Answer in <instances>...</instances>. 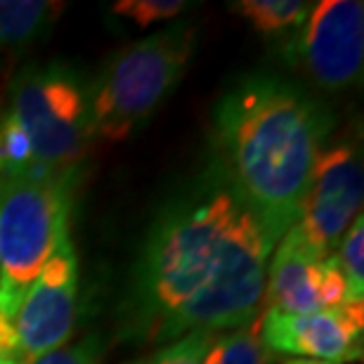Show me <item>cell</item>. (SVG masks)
Wrapping results in <instances>:
<instances>
[{
	"instance_id": "cell-1",
	"label": "cell",
	"mask_w": 364,
	"mask_h": 364,
	"mask_svg": "<svg viewBox=\"0 0 364 364\" xmlns=\"http://www.w3.org/2000/svg\"><path fill=\"white\" fill-rule=\"evenodd\" d=\"M279 239L210 171L151 223L121 305L123 336L173 343L253 322Z\"/></svg>"
},
{
	"instance_id": "cell-2",
	"label": "cell",
	"mask_w": 364,
	"mask_h": 364,
	"mask_svg": "<svg viewBox=\"0 0 364 364\" xmlns=\"http://www.w3.org/2000/svg\"><path fill=\"white\" fill-rule=\"evenodd\" d=\"M333 116L308 90L249 74L213 109V171L279 237L294 228Z\"/></svg>"
},
{
	"instance_id": "cell-3",
	"label": "cell",
	"mask_w": 364,
	"mask_h": 364,
	"mask_svg": "<svg viewBox=\"0 0 364 364\" xmlns=\"http://www.w3.org/2000/svg\"><path fill=\"white\" fill-rule=\"evenodd\" d=\"M194 46L196 28L173 24L116 53L88 88L92 140L121 142L133 135L176 90Z\"/></svg>"
},
{
	"instance_id": "cell-4",
	"label": "cell",
	"mask_w": 364,
	"mask_h": 364,
	"mask_svg": "<svg viewBox=\"0 0 364 364\" xmlns=\"http://www.w3.org/2000/svg\"><path fill=\"white\" fill-rule=\"evenodd\" d=\"M78 173L0 180V310L14 317L26 289L69 239Z\"/></svg>"
},
{
	"instance_id": "cell-5",
	"label": "cell",
	"mask_w": 364,
	"mask_h": 364,
	"mask_svg": "<svg viewBox=\"0 0 364 364\" xmlns=\"http://www.w3.org/2000/svg\"><path fill=\"white\" fill-rule=\"evenodd\" d=\"M5 109L24 128L43 171L78 173L92 142L88 88L62 64L24 71L10 88Z\"/></svg>"
},
{
	"instance_id": "cell-6",
	"label": "cell",
	"mask_w": 364,
	"mask_h": 364,
	"mask_svg": "<svg viewBox=\"0 0 364 364\" xmlns=\"http://www.w3.org/2000/svg\"><path fill=\"white\" fill-rule=\"evenodd\" d=\"M282 53L319 88L353 85L364 60V5L360 0H319L305 24L282 43Z\"/></svg>"
},
{
	"instance_id": "cell-7",
	"label": "cell",
	"mask_w": 364,
	"mask_h": 364,
	"mask_svg": "<svg viewBox=\"0 0 364 364\" xmlns=\"http://www.w3.org/2000/svg\"><path fill=\"white\" fill-rule=\"evenodd\" d=\"M364 171L360 147L355 142H341L322 149L312 168L301 215L289 232L312 256L329 258L362 213Z\"/></svg>"
},
{
	"instance_id": "cell-8",
	"label": "cell",
	"mask_w": 364,
	"mask_h": 364,
	"mask_svg": "<svg viewBox=\"0 0 364 364\" xmlns=\"http://www.w3.org/2000/svg\"><path fill=\"white\" fill-rule=\"evenodd\" d=\"M78 256L69 237L48 258L12 317L24 364L69 343L78 317Z\"/></svg>"
},
{
	"instance_id": "cell-9",
	"label": "cell",
	"mask_w": 364,
	"mask_h": 364,
	"mask_svg": "<svg viewBox=\"0 0 364 364\" xmlns=\"http://www.w3.org/2000/svg\"><path fill=\"white\" fill-rule=\"evenodd\" d=\"M260 338L272 355H294L322 362H360L364 350V303L303 312L265 310L260 315Z\"/></svg>"
},
{
	"instance_id": "cell-10",
	"label": "cell",
	"mask_w": 364,
	"mask_h": 364,
	"mask_svg": "<svg viewBox=\"0 0 364 364\" xmlns=\"http://www.w3.org/2000/svg\"><path fill=\"white\" fill-rule=\"evenodd\" d=\"M348 287L333 258H317L287 232L277 242L265 274L263 308L303 315L348 305Z\"/></svg>"
},
{
	"instance_id": "cell-11",
	"label": "cell",
	"mask_w": 364,
	"mask_h": 364,
	"mask_svg": "<svg viewBox=\"0 0 364 364\" xmlns=\"http://www.w3.org/2000/svg\"><path fill=\"white\" fill-rule=\"evenodd\" d=\"M312 5L315 3L303 0H239L230 7L246 19V24L256 33L284 43L305 24Z\"/></svg>"
},
{
	"instance_id": "cell-12",
	"label": "cell",
	"mask_w": 364,
	"mask_h": 364,
	"mask_svg": "<svg viewBox=\"0 0 364 364\" xmlns=\"http://www.w3.org/2000/svg\"><path fill=\"white\" fill-rule=\"evenodd\" d=\"M60 7L48 0H0V50H14L38 38Z\"/></svg>"
},
{
	"instance_id": "cell-13",
	"label": "cell",
	"mask_w": 364,
	"mask_h": 364,
	"mask_svg": "<svg viewBox=\"0 0 364 364\" xmlns=\"http://www.w3.org/2000/svg\"><path fill=\"white\" fill-rule=\"evenodd\" d=\"M260 315L237 329L215 331L210 336L203 364H274V358L260 338Z\"/></svg>"
},
{
	"instance_id": "cell-14",
	"label": "cell",
	"mask_w": 364,
	"mask_h": 364,
	"mask_svg": "<svg viewBox=\"0 0 364 364\" xmlns=\"http://www.w3.org/2000/svg\"><path fill=\"white\" fill-rule=\"evenodd\" d=\"M31 173L50 171L41 168L24 128L12 119L5 107H0V180L31 176Z\"/></svg>"
},
{
	"instance_id": "cell-15",
	"label": "cell",
	"mask_w": 364,
	"mask_h": 364,
	"mask_svg": "<svg viewBox=\"0 0 364 364\" xmlns=\"http://www.w3.org/2000/svg\"><path fill=\"white\" fill-rule=\"evenodd\" d=\"M333 258L346 279L350 303H364V215L353 220L333 251Z\"/></svg>"
},
{
	"instance_id": "cell-16",
	"label": "cell",
	"mask_w": 364,
	"mask_h": 364,
	"mask_svg": "<svg viewBox=\"0 0 364 364\" xmlns=\"http://www.w3.org/2000/svg\"><path fill=\"white\" fill-rule=\"evenodd\" d=\"M215 331H192L173 343L161 346L147 358L137 360L135 364H203L210 336Z\"/></svg>"
},
{
	"instance_id": "cell-17",
	"label": "cell",
	"mask_w": 364,
	"mask_h": 364,
	"mask_svg": "<svg viewBox=\"0 0 364 364\" xmlns=\"http://www.w3.org/2000/svg\"><path fill=\"white\" fill-rule=\"evenodd\" d=\"M182 0H121L112 5V12L133 21L137 28H149L161 21H171L185 10Z\"/></svg>"
},
{
	"instance_id": "cell-18",
	"label": "cell",
	"mask_w": 364,
	"mask_h": 364,
	"mask_svg": "<svg viewBox=\"0 0 364 364\" xmlns=\"http://www.w3.org/2000/svg\"><path fill=\"white\" fill-rule=\"evenodd\" d=\"M26 364H102V346L97 336H85Z\"/></svg>"
},
{
	"instance_id": "cell-19",
	"label": "cell",
	"mask_w": 364,
	"mask_h": 364,
	"mask_svg": "<svg viewBox=\"0 0 364 364\" xmlns=\"http://www.w3.org/2000/svg\"><path fill=\"white\" fill-rule=\"evenodd\" d=\"M0 358H19L17 333H14L12 319L3 310H0Z\"/></svg>"
},
{
	"instance_id": "cell-20",
	"label": "cell",
	"mask_w": 364,
	"mask_h": 364,
	"mask_svg": "<svg viewBox=\"0 0 364 364\" xmlns=\"http://www.w3.org/2000/svg\"><path fill=\"white\" fill-rule=\"evenodd\" d=\"M287 364H336V362H322V360H305V358H294Z\"/></svg>"
},
{
	"instance_id": "cell-21",
	"label": "cell",
	"mask_w": 364,
	"mask_h": 364,
	"mask_svg": "<svg viewBox=\"0 0 364 364\" xmlns=\"http://www.w3.org/2000/svg\"><path fill=\"white\" fill-rule=\"evenodd\" d=\"M0 364H24L19 358H0Z\"/></svg>"
}]
</instances>
